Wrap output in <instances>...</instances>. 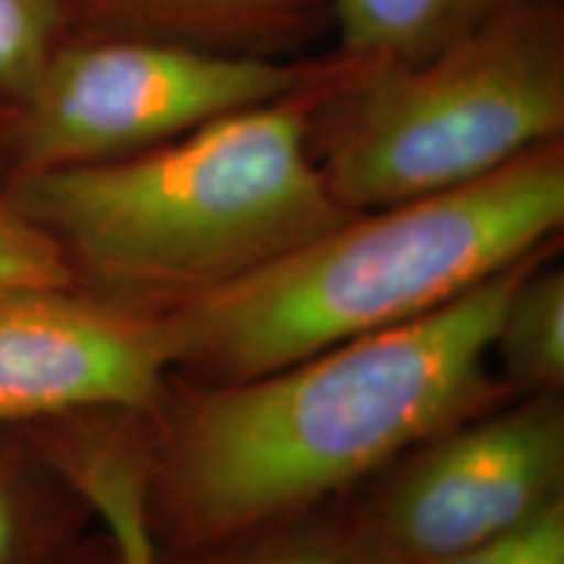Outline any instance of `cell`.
<instances>
[{
    "instance_id": "obj_11",
    "label": "cell",
    "mask_w": 564,
    "mask_h": 564,
    "mask_svg": "<svg viewBox=\"0 0 564 564\" xmlns=\"http://www.w3.org/2000/svg\"><path fill=\"white\" fill-rule=\"evenodd\" d=\"M520 0H329L337 51L364 63L423 61Z\"/></svg>"
},
{
    "instance_id": "obj_12",
    "label": "cell",
    "mask_w": 564,
    "mask_h": 564,
    "mask_svg": "<svg viewBox=\"0 0 564 564\" xmlns=\"http://www.w3.org/2000/svg\"><path fill=\"white\" fill-rule=\"evenodd\" d=\"M491 358L505 373V387L523 394H554L564 384V272L525 267L505 303L494 335Z\"/></svg>"
},
{
    "instance_id": "obj_15",
    "label": "cell",
    "mask_w": 564,
    "mask_h": 564,
    "mask_svg": "<svg viewBox=\"0 0 564 564\" xmlns=\"http://www.w3.org/2000/svg\"><path fill=\"white\" fill-rule=\"evenodd\" d=\"M82 285L61 243L0 196V288Z\"/></svg>"
},
{
    "instance_id": "obj_6",
    "label": "cell",
    "mask_w": 564,
    "mask_h": 564,
    "mask_svg": "<svg viewBox=\"0 0 564 564\" xmlns=\"http://www.w3.org/2000/svg\"><path fill=\"white\" fill-rule=\"evenodd\" d=\"M352 518L387 564H440L518 531L564 499L554 394L491 405L421 442Z\"/></svg>"
},
{
    "instance_id": "obj_17",
    "label": "cell",
    "mask_w": 564,
    "mask_h": 564,
    "mask_svg": "<svg viewBox=\"0 0 564 564\" xmlns=\"http://www.w3.org/2000/svg\"><path fill=\"white\" fill-rule=\"evenodd\" d=\"M68 564H118V554L108 533H100L97 539H87L79 546V552L74 554V560Z\"/></svg>"
},
{
    "instance_id": "obj_5",
    "label": "cell",
    "mask_w": 564,
    "mask_h": 564,
    "mask_svg": "<svg viewBox=\"0 0 564 564\" xmlns=\"http://www.w3.org/2000/svg\"><path fill=\"white\" fill-rule=\"evenodd\" d=\"M144 37H68L13 108L9 175L154 150L230 112L280 100L335 66ZM3 186V183H0Z\"/></svg>"
},
{
    "instance_id": "obj_2",
    "label": "cell",
    "mask_w": 564,
    "mask_h": 564,
    "mask_svg": "<svg viewBox=\"0 0 564 564\" xmlns=\"http://www.w3.org/2000/svg\"><path fill=\"white\" fill-rule=\"evenodd\" d=\"M335 53L280 100L131 158L11 175L0 196L51 232L91 291L139 308L217 291L352 215L308 147L319 102L361 63Z\"/></svg>"
},
{
    "instance_id": "obj_4",
    "label": "cell",
    "mask_w": 564,
    "mask_h": 564,
    "mask_svg": "<svg viewBox=\"0 0 564 564\" xmlns=\"http://www.w3.org/2000/svg\"><path fill=\"white\" fill-rule=\"evenodd\" d=\"M564 133V0H520L413 63H358L312 118L350 212L484 178Z\"/></svg>"
},
{
    "instance_id": "obj_14",
    "label": "cell",
    "mask_w": 564,
    "mask_h": 564,
    "mask_svg": "<svg viewBox=\"0 0 564 564\" xmlns=\"http://www.w3.org/2000/svg\"><path fill=\"white\" fill-rule=\"evenodd\" d=\"M70 37L66 0H0V100H30L55 51Z\"/></svg>"
},
{
    "instance_id": "obj_7",
    "label": "cell",
    "mask_w": 564,
    "mask_h": 564,
    "mask_svg": "<svg viewBox=\"0 0 564 564\" xmlns=\"http://www.w3.org/2000/svg\"><path fill=\"white\" fill-rule=\"evenodd\" d=\"M171 371L152 308L87 285L0 288V429L154 411Z\"/></svg>"
},
{
    "instance_id": "obj_18",
    "label": "cell",
    "mask_w": 564,
    "mask_h": 564,
    "mask_svg": "<svg viewBox=\"0 0 564 564\" xmlns=\"http://www.w3.org/2000/svg\"><path fill=\"white\" fill-rule=\"evenodd\" d=\"M13 108L9 102L0 100V183L9 175V137H11Z\"/></svg>"
},
{
    "instance_id": "obj_16",
    "label": "cell",
    "mask_w": 564,
    "mask_h": 564,
    "mask_svg": "<svg viewBox=\"0 0 564 564\" xmlns=\"http://www.w3.org/2000/svg\"><path fill=\"white\" fill-rule=\"evenodd\" d=\"M440 564H564V499L518 531Z\"/></svg>"
},
{
    "instance_id": "obj_10",
    "label": "cell",
    "mask_w": 564,
    "mask_h": 564,
    "mask_svg": "<svg viewBox=\"0 0 564 564\" xmlns=\"http://www.w3.org/2000/svg\"><path fill=\"white\" fill-rule=\"evenodd\" d=\"M0 429V564H68L89 514L53 468L40 442L24 444Z\"/></svg>"
},
{
    "instance_id": "obj_13",
    "label": "cell",
    "mask_w": 564,
    "mask_h": 564,
    "mask_svg": "<svg viewBox=\"0 0 564 564\" xmlns=\"http://www.w3.org/2000/svg\"><path fill=\"white\" fill-rule=\"evenodd\" d=\"M160 564H387L350 510L312 512L199 554H162Z\"/></svg>"
},
{
    "instance_id": "obj_3",
    "label": "cell",
    "mask_w": 564,
    "mask_h": 564,
    "mask_svg": "<svg viewBox=\"0 0 564 564\" xmlns=\"http://www.w3.org/2000/svg\"><path fill=\"white\" fill-rule=\"evenodd\" d=\"M562 225L556 139L465 186L352 212L262 270L152 312L173 369L236 382L421 319L546 251Z\"/></svg>"
},
{
    "instance_id": "obj_9",
    "label": "cell",
    "mask_w": 564,
    "mask_h": 564,
    "mask_svg": "<svg viewBox=\"0 0 564 564\" xmlns=\"http://www.w3.org/2000/svg\"><path fill=\"white\" fill-rule=\"evenodd\" d=\"M116 413L45 423L42 453L108 533L118 564H160L150 518V447L133 440Z\"/></svg>"
},
{
    "instance_id": "obj_1",
    "label": "cell",
    "mask_w": 564,
    "mask_h": 564,
    "mask_svg": "<svg viewBox=\"0 0 564 564\" xmlns=\"http://www.w3.org/2000/svg\"><path fill=\"white\" fill-rule=\"evenodd\" d=\"M535 257L421 319L181 398L150 447L160 552H209L312 514L497 405L507 387L489 371L494 335Z\"/></svg>"
},
{
    "instance_id": "obj_8",
    "label": "cell",
    "mask_w": 564,
    "mask_h": 564,
    "mask_svg": "<svg viewBox=\"0 0 564 564\" xmlns=\"http://www.w3.org/2000/svg\"><path fill=\"white\" fill-rule=\"evenodd\" d=\"M70 37H144L282 58L333 26L329 0H66Z\"/></svg>"
}]
</instances>
